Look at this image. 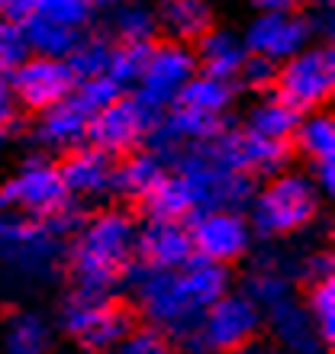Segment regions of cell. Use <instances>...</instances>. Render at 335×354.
Returning <instances> with one entry per match:
<instances>
[{
  "mask_svg": "<svg viewBox=\"0 0 335 354\" xmlns=\"http://www.w3.org/2000/svg\"><path fill=\"white\" fill-rule=\"evenodd\" d=\"M226 268L190 258L177 270H152L136 283L145 316L159 328L174 335H190L200 326V316L226 293Z\"/></svg>",
  "mask_w": 335,
  "mask_h": 354,
  "instance_id": "obj_1",
  "label": "cell"
},
{
  "mask_svg": "<svg viewBox=\"0 0 335 354\" xmlns=\"http://www.w3.org/2000/svg\"><path fill=\"white\" fill-rule=\"evenodd\" d=\"M136 252V225L120 209H103L81 225L75 242V274L84 290L107 293L126 274Z\"/></svg>",
  "mask_w": 335,
  "mask_h": 354,
  "instance_id": "obj_2",
  "label": "cell"
},
{
  "mask_svg": "<svg viewBox=\"0 0 335 354\" xmlns=\"http://www.w3.org/2000/svg\"><path fill=\"white\" fill-rule=\"evenodd\" d=\"M174 174L184 180L197 213H206V209H239V206H245L251 200V177L223 165L206 142L203 145L181 149V155L174 161Z\"/></svg>",
  "mask_w": 335,
  "mask_h": 354,
  "instance_id": "obj_3",
  "label": "cell"
},
{
  "mask_svg": "<svg viewBox=\"0 0 335 354\" xmlns=\"http://www.w3.org/2000/svg\"><path fill=\"white\" fill-rule=\"evenodd\" d=\"M319 200L323 194L309 174L280 171L251 196V219L264 235H287L316 219Z\"/></svg>",
  "mask_w": 335,
  "mask_h": 354,
  "instance_id": "obj_4",
  "label": "cell"
},
{
  "mask_svg": "<svg viewBox=\"0 0 335 354\" xmlns=\"http://www.w3.org/2000/svg\"><path fill=\"white\" fill-rule=\"evenodd\" d=\"M335 91V48L307 46L293 58L280 62L274 75V97L303 113H316L332 100Z\"/></svg>",
  "mask_w": 335,
  "mask_h": 354,
  "instance_id": "obj_5",
  "label": "cell"
},
{
  "mask_svg": "<svg viewBox=\"0 0 335 354\" xmlns=\"http://www.w3.org/2000/svg\"><path fill=\"white\" fill-rule=\"evenodd\" d=\"M155 122H159V113L149 103H142L136 93H120L113 103L91 116L87 145L100 149L110 158H123L149 142Z\"/></svg>",
  "mask_w": 335,
  "mask_h": 354,
  "instance_id": "obj_6",
  "label": "cell"
},
{
  "mask_svg": "<svg viewBox=\"0 0 335 354\" xmlns=\"http://www.w3.org/2000/svg\"><path fill=\"white\" fill-rule=\"evenodd\" d=\"M62 326L87 351H110L129 332V316L103 293L81 290L62 309Z\"/></svg>",
  "mask_w": 335,
  "mask_h": 354,
  "instance_id": "obj_7",
  "label": "cell"
},
{
  "mask_svg": "<svg viewBox=\"0 0 335 354\" xmlns=\"http://www.w3.org/2000/svg\"><path fill=\"white\" fill-rule=\"evenodd\" d=\"M197 75V58L194 48L184 42H152L142 75L136 81V97L149 103L155 113L168 110L177 100V93L187 87V81Z\"/></svg>",
  "mask_w": 335,
  "mask_h": 354,
  "instance_id": "obj_8",
  "label": "cell"
},
{
  "mask_svg": "<svg viewBox=\"0 0 335 354\" xmlns=\"http://www.w3.org/2000/svg\"><path fill=\"white\" fill-rule=\"evenodd\" d=\"M3 203L17 206L19 213L33 216V219H52L68 206V190L62 184L58 165L48 158H26L13 174L7 177V184L0 190Z\"/></svg>",
  "mask_w": 335,
  "mask_h": 354,
  "instance_id": "obj_9",
  "label": "cell"
},
{
  "mask_svg": "<svg viewBox=\"0 0 335 354\" xmlns=\"http://www.w3.org/2000/svg\"><path fill=\"white\" fill-rule=\"evenodd\" d=\"M206 145L216 151V158L223 161V165H229L233 171H239L245 177L280 174V171H287L290 155H293L290 142L264 139V136L245 129V126H239V129L223 126Z\"/></svg>",
  "mask_w": 335,
  "mask_h": 354,
  "instance_id": "obj_10",
  "label": "cell"
},
{
  "mask_svg": "<svg viewBox=\"0 0 335 354\" xmlns=\"http://www.w3.org/2000/svg\"><path fill=\"white\" fill-rule=\"evenodd\" d=\"M58 258V235L33 216H0V261L19 274H48Z\"/></svg>",
  "mask_w": 335,
  "mask_h": 354,
  "instance_id": "obj_11",
  "label": "cell"
},
{
  "mask_svg": "<svg viewBox=\"0 0 335 354\" xmlns=\"http://www.w3.org/2000/svg\"><path fill=\"white\" fill-rule=\"evenodd\" d=\"M7 84L17 97L19 110L46 113L48 106H55V103L68 100L75 93L78 77L68 68L65 58L29 55L13 75H7Z\"/></svg>",
  "mask_w": 335,
  "mask_h": 354,
  "instance_id": "obj_12",
  "label": "cell"
},
{
  "mask_svg": "<svg viewBox=\"0 0 335 354\" xmlns=\"http://www.w3.org/2000/svg\"><path fill=\"white\" fill-rule=\"evenodd\" d=\"M242 46L248 55L280 65L313 46V19L303 13H258L245 26Z\"/></svg>",
  "mask_w": 335,
  "mask_h": 354,
  "instance_id": "obj_13",
  "label": "cell"
},
{
  "mask_svg": "<svg viewBox=\"0 0 335 354\" xmlns=\"http://www.w3.org/2000/svg\"><path fill=\"white\" fill-rule=\"evenodd\" d=\"M258 326L261 309L245 293H223L200 316L197 335H200V345L210 348V351H235L245 342H251Z\"/></svg>",
  "mask_w": 335,
  "mask_h": 354,
  "instance_id": "obj_14",
  "label": "cell"
},
{
  "mask_svg": "<svg viewBox=\"0 0 335 354\" xmlns=\"http://www.w3.org/2000/svg\"><path fill=\"white\" fill-rule=\"evenodd\" d=\"M187 235H190L194 258L210 264L235 261L239 254H245L251 239L248 225L239 216V209H206V213H197L194 223L187 225Z\"/></svg>",
  "mask_w": 335,
  "mask_h": 354,
  "instance_id": "obj_15",
  "label": "cell"
},
{
  "mask_svg": "<svg viewBox=\"0 0 335 354\" xmlns=\"http://www.w3.org/2000/svg\"><path fill=\"white\" fill-rule=\"evenodd\" d=\"M58 174L65 184L68 196H100L113 190V158L103 155L93 145H78V149L65 151V158L58 161Z\"/></svg>",
  "mask_w": 335,
  "mask_h": 354,
  "instance_id": "obj_16",
  "label": "cell"
},
{
  "mask_svg": "<svg viewBox=\"0 0 335 354\" xmlns=\"http://www.w3.org/2000/svg\"><path fill=\"white\" fill-rule=\"evenodd\" d=\"M136 252L152 270H177L194 258L187 225L165 219H152L142 232H136Z\"/></svg>",
  "mask_w": 335,
  "mask_h": 354,
  "instance_id": "obj_17",
  "label": "cell"
},
{
  "mask_svg": "<svg viewBox=\"0 0 335 354\" xmlns=\"http://www.w3.org/2000/svg\"><path fill=\"white\" fill-rule=\"evenodd\" d=\"M87 126H91V113L84 110L75 97L48 106L46 113H39L36 122V139L52 151H71L87 142Z\"/></svg>",
  "mask_w": 335,
  "mask_h": 354,
  "instance_id": "obj_18",
  "label": "cell"
},
{
  "mask_svg": "<svg viewBox=\"0 0 335 354\" xmlns=\"http://www.w3.org/2000/svg\"><path fill=\"white\" fill-rule=\"evenodd\" d=\"M155 23H159V32H165V39L194 46L197 39L216 26V13L210 0H159Z\"/></svg>",
  "mask_w": 335,
  "mask_h": 354,
  "instance_id": "obj_19",
  "label": "cell"
},
{
  "mask_svg": "<svg viewBox=\"0 0 335 354\" xmlns=\"http://www.w3.org/2000/svg\"><path fill=\"white\" fill-rule=\"evenodd\" d=\"M194 58H197V71L200 75L219 77V81H235L245 65V58H248V52H245L239 32L213 26L206 36H200L194 42Z\"/></svg>",
  "mask_w": 335,
  "mask_h": 354,
  "instance_id": "obj_20",
  "label": "cell"
},
{
  "mask_svg": "<svg viewBox=\"0 0 335 354\" xmlns=\"http://www.w3.org/2000/svg\"><path fill=\"white\" fill-rule=\"evenodd\" d=\"M168 174L165 155L155 149H136L123 155L120 165H113V190L129 200H145V196L161 184Z\"/></svg>",
  "mask_w": 335,
  "mask_h": 354,
  "instance_id": "obj_21",
  "label": "cell"
},
{
  "mask_svg": "<svg viewBox=\"0 0 335 354\" xmlns=\"http://www.w3.org/2000/svg\"><path fill=\"white\" fill-rule=\"evenodd\" d=\"M174 103H181L187 110L203 113V116H213V120H226V113L233 110V103H235V87H233V81H219V77H210L197 71L187 81L184 91L177 93Z\"/></svg>",
  "mask_w": 335,
  "mask_h": 354,
  "instance_id": "obj_22",
  "label": "cell"
},
{
  "mask_svg": "<svg viewBox=\"0 0 335 354\" xmlns=\"http://www.w3.org/2000/svg\"><path fill=\"white\" fill-rule=\"evenodd\" d=\"M271 326H274V335L293 354H316L319 345H323V338L316 335L307 309H300L293 299H287V303H280V306L271 309Z\"/></svg>",
  "mask_w": 335,
  "mask_h": 354,
  "instance_id": "obj_23",
  "label": "cell"
},
{
  "mask_svg": "<svg viewBox=\"0 0 335 354\" xmlns=\"http://www.w3.org/2000/svg\"><path fill=\"white\" fill-rule=\"evenodd\" d=\"M290 142H293L300 155L309 158L313 165L335 161V120H332V113H326V110L303 113Z\"/></svg>",
  "mask_w": 335,
  "mask_h": 354,
  "instance_id": "obj_24",
  "label": "cell"
},
{
  "mask_svg": "<svg viewBox=\"0 0 335 354\" xmlns=\"http://www.w3.org/2000/svg\"><path fill=\"white\" fill-rule=\"evenodd\" d=\"M297 126H300V113L293 106H287L280 97H274V93L261 97L248 110V116H245V129L258 132V136L274 142H290Z\"/></svg>",
  "mask_w": 335,
  "mask_h": 354,
  "instance_id": "obj_25",
  "label": "cell"
},
{
  "mask_svg": "<svg viewBox=\"0 0 335 354\" xmlns=\"http://www.w3.org/2000/svg\"><path fill=\"white\" fill-rule=\"evenodd\" d=\"M93 10L97 7H93L91 0H29V7L23 17L71 29V32H87L93 23Z\"/></svg>",
  "mask_w": 335,
  "mask_h": 354,
  "instance_id": "obj_26",
  "label": "cell"
},
{
  "mask_svg": "<svg viewBox=\"0 0 335 354\" xmlns=\"http://www.w3.org/2000/svg\"><path fill=\"white\" fill-rule=\"evenodd\" d=\"M142 203H145V209H149L152 219H165V223H184V219H190V216L197 213L184 180H181L174 171L161 177V184L155 187Z\"/></svg>",
  "mask_w": 335,
  "mask_h": 354,
  "instance_id": "obj_27",
  "label": "cell"
},
{
  "mask_svg": "<svg viewBox=\"0 0 335 354\" xmlns=\"http://www.w3.org/2000/svg\"><path fill=\"white\" fill-rule=\"evenodd\" d=\"M159 23H155V7L145 0H123L113 7V36L116 42H155Z\"/></svg>",
  "mask_w": 335,
  "mask_h": 354,
  "instance_id": "obj_28",
  "label": "cell"
},
{
  "mask_svg": "<svg viewBox=\"0 0 335 354\" xmlns=\"http://www.w3.org/2000/svg\"><path fill=\"white\" fill-rule=\"evenodd\" d=\"M3 345H7L10 354H46L48 345H52L48 322L42 316H36V313H17L7 322Z\"/></svg>",
  "mask_w": 335,
  "mask_h": 354,
  "instance_id": "obj_29",
  "label": "cell"
},
{
  "mask_svg": "<svg viewBox=\"0 0 335 354\" xmlns=\"http://www.w3.org/2000/svg\"><path fill=\"white\" fill-rule=\"evenodd\" d=\"M68 68L75 71L78 81H87V77H100L107 75V65H110V42L100 36H84L71 55L65 58Z\"/></svg>",
  "mask_w": 335,
  "mask_h": 354,
  "instance_id": "obj_30",
  "label": "cell"
},
{
  "mask_svg": "<svg viewBox=\"0 0 335 354\" xmlns=\"http://www.w3.org/2000/svg\"><path fill=\"white\" fill-rule=\"evenodd\" d=\"M149 46H145V42H116V46H110L107 77H113L123 91L129 84H136L142 75V65H145V55H149Z\"/></svg>",
  "mask_w": 335,
  "mask_h": 354,
  "instance_id": "obj_31",
  "label": "cell"
},
{
  "mask_svg": "<svg viewBox=\"0 0 335 354\" xmlns=\"http://www.w3.org/2000/svg\"><path fill=\"white\" fill-rule=\"evenodd\" d=\"M309 322L316 328V335L323 342H332L335 338V283L332 277L319 280L313 287V297H309Z\"/></svg>",
  "mask_w": 335,
  "mask_h": 354,
  "instance_id": "obj_32",
  "label": "cell"
},
{
  "mask_svg": "<svg viewBox=\"0 0 335 354\" xmlns=\"http://www.w3.org/2000/svg\"><path fill=\"white\" fill-rule=\"evenodd\" d=\"M29 58L26 32L19 19H0V77L13 75Z\"/></svg>",
  "mask_w": 335,
  "mask_h": 354,
  "instance_id": "obj_33",
  "label": "cell"
},
{
  "mask_svg": "<svg viewBox=\"0 0 335 354\" xmlns=\"http://www.w3.org/2000/svg\"><path fill=\"white\" fill-rule=\"evenodd\" d=\"M120 93H123V87L116 84L113 77L100 75V77H87V81H78V84H75V93H71V97H75V100L81 103L84 110L93 116V113H100L107 103L116 100Z\"/></svg>",
  "mask_w": 335,
  "mask_h": 354,
  "instance_id": "obj_34",
  "label": "cell"
},
{
  "mask_svg": "<svg viewBox=\"0 0 335 354\" xmlns=\"http://www.w3.org/2000/svg\"><path fill=\"white\" fill-rule=\"evenodd\" d=\"M248 299L255 303L258 309H274L280 306V303H287L290 299V283L280 274H274V270H261V274H255L251 277V293Z\"/></svg>",
  "mask_w": 335,
  "mask_h": 354,
  "instance_id": "obj_35",
  "label": "cell"
},
{
  "mask_svg": "<svg viewBox=\"0 0 335 354\" xmlns=\"http://www.w3.org/2000/svg\"><path fill=\"white\" fill-rule=\"evenodd\" d=\"M120 354H171V342L161 328H129L120 342Z\"/></svg>",
  "mask_w": 335,
  "mask_h": 354,
  "instance_id": "obj_36",
  "label": "cell"
},
{
  "mask_svg": "<svg viewBox=\"0 0 335 354\" xmlns=\"http://www.w3.org/2000/svg\"><path fill=\"white\" fill-rule=\"evenodd\" d=\"M274 75H278V65H271V62L255 58V55L245 58L242 71H239V77H242L248 87H255V91H271V87H274Z\"/></svg>",
  "mask_w": 335,
  "mask_h": 354,
  "instance_id": "obj_37",
  "label": "cell"
},
{
  "mask_svg": "<svg viewBox=\"0 0 335 354\" xmlns=\"http://www.w3.org/2000/svg\"><path fill=\"white\" fill-rule=\"evenodd\" d=\"M19 120V106H17V97L10 91L7 77H0V136H7Z\"/></svg>",
  "mask_w": 335,
  "mask_h": 354,
  "instance_id": "obj_38",
  "label": "cell"
},
{
  "mask_svg": "<svg viewBox=\"0 0 335 354\" xmlns=\"http://www.w3.org/2000/svg\"><path fill=\"white\" fill-rule=\"evenodd\" d=\"M258 13H303L307 0H255Z\"/></svg>",
  "mask_w": 335,
  "mask_h": 354,
  "instance_id": "obj_39",
  "label": "cell"
},
{
  "mask_svg": "<svg viewBox=\"0 0 335 354\" xmlns=\"http://www.w3.org/2000/svg\"><path fill=\"white\" fill-rule=\"evenodd\" d=\"M313 171H316V174H313V184L319 187V194H323V190H326V194H332V187H335V174H332V161H323V165H313Z\"/></svg>",
  "mask_w": 335,
  "mask_h": 354,
  "instance_id": "obj_40",
  "label": "cell"
},
{
  "mask_svg": "<svg viewBox=\"0 0 335 354\" xmlns=\"http://www.w3.org/2000/svg\"><path fill=\"white\" fill-rule=\"evenodd\" d=\"M29 0H0V19H19L26 13Z\"/></svg>",
  "mask_w": 335,
  "mask_h": 354,
  "instance_id": "obj_41",
  "label": "cell"
},
{
  "mask_svg": "<svg viewBox=\"0 0 335 354\" xmlns=\"http://www.w3.org/2000/svg\"><path fill=\"white\" fill-rule=\"evenodd\" d=\"M93 7H116V3H123V0H91Z\"/></svg>",
  "mask_w": 335,
  "mask_h": 354,
  "instance_id": "obj_42",
  "label": "cell"
},
{
  "mask_svg": "<svg viewBox=\"0 0 335 354\" xmlns=\"http://www.w3.org/2000/svg\"><path fill=\"white\" fill-rule=\"evenodd\" d=\"M0 203H3V196H0Z\"/></svg>",
  "mask_w": 335,
  "mask_h": 354,
  "instance_id": "obj_43",
  "label": "cell"
}]
</instances>
